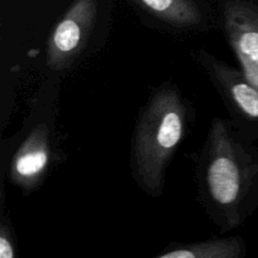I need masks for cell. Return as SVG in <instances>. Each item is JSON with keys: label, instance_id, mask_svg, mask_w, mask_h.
Returning <instances> with one entry per match:
<instances>
[{"label": "cell", "instance_id": "9", "mask_svg": "<svg viewBox=\"0 0 258 258\" xmlns=\"http://www.w3.org/2000/svg\"><path fill=\"white\" fill-rule=\"evenodd\" d=\"M15 251L10 231L3 224L0 233V258H14Z\"/></svg>", "mask_w": 258, "mask_h": 258}, {"label": "cell", "instance_id": "2", "mask_svg": "<svg viewBox=\"0 0 258 258\" xmlns=\"http://www.w3.org/2000/svg\"><path fill=\"white\" fill-rule=\"evenodd\" d=\"M251 158L237 143L223 120H214L202 166V186L209 206L229 227L241 223L252 186Z\"/></svg>", "mask_w": 258, "mask_h": 258}, {"label": "cell", "instance_id": "4", "mask_svg": "<svg viewBox=\"0 0 258 258\" xmlns=\"http://www.w3.org/2000/svg\"><path fill=\"white\" fill-rule=\"evenodd\" d=\"M49 158V128L42 123L35 126L13 156L10 180L23 190H33L44 176Z\"/></svg>", "mask_w": 258, "mask_h": 258}, {"label": "cell", "instance_id": "6", "mask_svg": "<svg viewBox=\"0 0 258 258\" xmlns=\"http://www.w3.org/2000/svg\"><path fill=\"white\" fill-rule=\"evenodd\" d=\"M206 66L233 106L248 118H258V88L244 73L206 54Z\"/></svg>", "mask_w": 258, "mask_h": 258}, {"label": "cell", "instance_id": "5", "mask_svg": "<svg viewBox=\"0 0 258 258\" xmlns=\"http://www.w3.org/2000/svg\"><path fill=\"white\" fill-rule=\"evenodd\" d=\"M224 25L236 54L258 66V8L243 2L228 3Z\"/></svg>", "mask_w": 258, "mask_h": 258}, {"label": "cell", "instance_id": "1", "mask_svg": "<svg viewBox=\"0 0 258 258\" xmlns=\"http://www.w3.org/2000/svg\"><path fill=\"white\" fill-rule=\"evenodd\" d=\"M186 110L174 86L153 93L136 123L133 170L139 185L151 196L163 193L165 170L185 131Z\"/></svg>", "mask_w": 258, "mask_h": 258}, {"label": "cell", "instance_id": "3", "mask_svg": "<svg viewBox=\"0 0 258 258\" xmlns=\"http://www.w3.org/2000/svg\"><path fill=\"white\" fill-rule=\"evenodd\" d=\"M97 18V0H75L50 33L47 64L63 71L73 64L85 48Z\"/></svg>", "mask_w": 258, "mask_h": 258}, {"label": "cell", "instance_id": "7", "mask_svg": "<svg viewBox=\"0 0 258 258\" xmlns=\"http://www.w3.org/2000/svg\"><path fill=\"white\" fill-rule=\"evenodd\" d=\"M244 242L238 237L211 238L204 242L174 246L158 258H241L244 256Z\"/></svg>", "mask_w": 258, "mask_h": 258}, {"label": "cell", "instance_id": "10", "mask_svg": "<svg viewBox=\"0 0 258 258\" xmlns=\"http://www.w3.org/2000/svg\"><path fill=\"white\" fill-rule=\"evenodd\" d=\"M237 57H238L242 71H243V73L246 75V77L258 88V66L252 63L251 60H248L247 58L242 57V55H237Z\"/></svg>", "mask_w": 258, "mask_h": 258}, {"label": "cell", "instance_id": "8", "mask_svg": "<svg viewBox=\"0 0 258 258\" xmlns=\"http://www.w3.org/2000/svg\"><path fill=\"white\" fill-rule=\"evenodd\" d=\"M153 17L178 28L199 25L202 14L194 0H133Z\"/></svg>", "mask_w": 258, "mask_h": 258}]
</instances>
